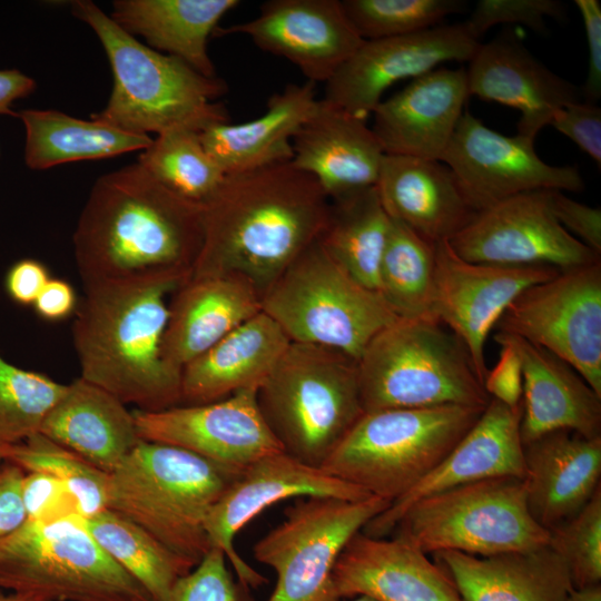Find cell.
I'll use <instances>...</instances> for the list:
<instances>
[{"mask_svg": "<svg viewBox=\"0 0 601 601\" xmlns=\"http://www.w3.org/2000/svg\"><path fill=\"white\" fill-rule=\"evenodd\" d=\"M204 240V206L180 197L138 162L101 175L79 215L72 246L82 286L187 282Z\"/></svg>", "mask_w": 601, "mask_h": 601, "instance_id": "6da1fadb", "label": "cell"}, {"mask_svg": "<svg viewBox=\"0 0 601 601\" xmlns=\"http://www.w3.org/2000/svg\"><path fill=\"white\" fill-rule=\"evenodd\" d=\"M204 240L190 277L237 275L260 297L319 239L329 198L292 160L227 174L204 205Z\"/></svg>", "mask_w": 601, "mask_h": 601, "instance_id": "7a4b0ae2", "label": "cell"}, {"mask_svg": "<svg viewBox=\"0 0 601 601\" xmlns=\"http://www.w3.org/2000/svg\"><path fill=\"white\" fill-rule=\"evenodd\" d=\"M169 280L110 282L83 286L75 312L72 342L80 377L139 411L181 402V373L162 356Z\"/></svg>", "mask_w": 601, "mask_h": 601, "instance_id": "3957f363", "label": "cell"}, {"mask_svg": "<svg viewBox=\"0 0 601 601\" xmlns=\"http://www.w3.org/2000/svg\"><path fill=\"white\" fill-rule=\"evenodd\" d=\"M71 13L98 37L110 63L112 89L106 107L90 118L140 135L174 129L198 132L229 121L217 100L227 85L185 61L140 42L89 0L71 3Z\"/></svg>", "mask_w": 601, "mask_h": 601, "instance_id": "277c9868", "label": "cell"}, {"mask_svg": "<svg viewBox=\"0 0 601 601\" xmlns=\"http://www.w3.org/2000/svg\"><path fill=\"white\" fill-rule=\"evenodd\" d=\"M238 473L141 440L109 473L107 509L197 565L211 549L206 519Z\"/></svg>", "mask_w": 601, "mask_h": 601, "instance_id": "5b68a950", "label": "cell"}, {"mask_svg": "<svg viewBox=\"0 0 601 601\" xmlns=\"http://www.w3.org/2000/svg\"><path fill=\"white\" fill-rule=\"evenodd\" d=\"M257 403L283 451L322 467L364 414L358 362L332 347L290 342Z\"/></svg>", "mask_w": 601, "mask_h": 601, "instance_id": "8992f818", "label": "cell"}, {"mask_svg": "<svg viewBox=\"0 0 601 601\" xmlns=\"http://www.w3.org/2000/svg\"><path fill=\"white\" fill-rule=\"evenodd\" d=\"M357 362L364 413L485 407L491 400L465 345L433 318H398L374 336Z\"/></svg>", "mask_w": 601, "mask_h": 601, "instance_id": "52a82bcc", "label": "cell"}, {"mask_svg": "<svg viewBox=\"0 0 601 601\" xmlns=\"http://www.w3.org/2000/svg\"><path fill=\"white\" fill-rule=\"evenodd\" d=\"M484 408L445 405L364 413L322 469L392 503L451 452Z\"/></svg>", "mask_w": 601, "mask_h": 601, "instance_id": "ba28073f", "label": "cell"}, {"mask_svg": "<svg viewBox=\"0 0 601 601\" xmlns=\"http://www.w3.org/2000/svg\"><path fill=\"white\" fill-rule=\"evenodd\" d=\"M262 311L290 342L332 347L357 361L374 336L400 318L377 290L356 282L319 239L267 288Z\"/></svg>", "mask_w": 601, "mask_h": 601, "instance_id": "9c48e42d", "label": "cell"}, {"mask_svg": "<svg viewBox=\"0 0 601 601\" xmlns=\"http://www.w3.org/2000/svg\"><path fill=\"white\" fill-rule=\"evenodd\" d=\"M0 589L53 601H154L98 544L82 515L26 520L1 538Z\"/></svg>", "mask_w": 601, "mask_h": 601, "instance_id": "30bf717a", "label": "cell"}, {"mask_svg": "<svg viewBox=\"0 0 601 601\" xmlns=\"http://www.w3.org/2000/svg\"><path fill=\"white\" fill-rule=\"evenodd\" d=\"M395 538L423 553L456 551L493 556L549 543V530L532 518L522 477L497 476L455 486L414 502Z\"/></svg>", "mask_w": 601, "mask_h": 601, "instance_id": "8fae6325", "label": "cell"}, {"mask_svg": "<svg viewBox=\"0 0 601 601\" xmlns=\"http://www.w3.org/2000/svg\"><path fill=\"white\" fill-rule=\"evenodd\" d=\"M391 502L308 496L285 510L256 542L254 558L276 572L268 601H328L333 569L347 542Z\"/></svg>", "mask_w": 601, "mask_h": 601, "instance_id": "7c38bea8", "label": "cell"}, {"mask_svg": "<svg viewBox=\"0 0 601 601\" xmlns=\"http://www.w3.org/2000/svg\"><path fill=\"white\" fill-rule=\"evenodd\" d=\"M493 331L553 353L601 396V260L523 289Z\"/></svg>", "mask_w": 601, "mask_h": 601, "instance_id": "4fadbf2b", "label": "cell"}, {"mask_svg": "<svg viewBox=\"0 0 601 601\" xmlns=\"http://www.w3.org/2000/svg\"><path fill=\"white\" fill-rule=\"evenodd\" d=\"M550 191L522 193L476 213L450 246L467 262L500 266L563 270L600 260L558 221Z\"/></svg>", "mask_w": 601, "mask_h": 601, "instance_id": "5bb4252c", "label": "cell"}, {"mask_svg": "<svg viewBox=\"0 0 601 601\" xmlns=\"http://www.w3.org/2000/svg\"><path fill=\"white\" fill-rule=\"evenodd\" d=\"M441 161L453 171L476 213L522 193L584 189L577 166L546 164L536 154L534 140L496 132L467 111Z\"/></svg>", "mask_w": 601, "mask_h": 601, "instance_id": "9a60e30c", "label": "cell"}, {"mask_svg": "<svg viewBox=\"0 0 601 601\" xmlns=\"http://www.w3.org/2000/svg\"><path fill=\"white\" fill-rule=\"evenodd\" d=\"M465 22L364 40L325 82L324 100L366 119L394 83L415 79L450 61H469L479 43Z\"/></svg>", "mask_w": 601, "mask_h": 601, "instance_id": "2e32d148", "label": "cell"}, {"mask_svg": "<svg viewBox=\"0 0 601 601\" xmlns=\"http://www.w3.org/2000/svg\"><path fill=\"white\" fill-rule=\"evenodd\" d=\"M308 496L355 501L371 494L280 451L243 469L211 508L205 523L210 548L224 552L245 588H257L266 579L236 551L235 535L268 506L287 499Z\"/></svg>", "mask_w": 601, "mask_h": 601, "instance_id": "e0dca14e", "label": "cell"}, {"mask_svg": "<svg viewBox=\"0 0 601 601\" xmlns=\"http://www.w3.org/2000/svg\"><path fill=\"white\" fill-rule=\"evenodd\" d=\"M134 415L142 441L186 450L234 472L283 451L260 414L257 390L206 404L135 410Z\"/></svg>", "mask_w": 601, "mask_h": 601, "instance_id": "ac0fdd59", "label": "cell"}, {"mask_svg": "<svg viewBox=\"0 0 601 601\" xmlns=\"http://www.w3.org/2000/svg\"><path fill=\"white\" fill-rule=\"evenodd\" d=\"M560 269L551 266H500L461 258L447 240L435 245L433 318L465 345L481 382L487 374L484 346L512 300Z\"/></svg>", "mask_w": 601, "mask_h": 601, "instance_id": "d6986e66", "label": "cell"}, {"mask_svg": "<svg viewBox=\"0 0 601 601\" xmlns=\"http://www.w3.org/2000/svg\"><path fill=\"white\" fill-rule=\"evenodd\" d=\"M219 31L247 36L263 51L292 62L314 83H325L364 41L341 0H269L256 18Z\"/></svg>", "mask_w": 601, "mask_h": 601, "instance_id": "ffe728a7", "label": "cell"}, {"mask_svg": "<svg viewBox=\"0 0 601 601\" xmlns=\"http://www.w3.org/2000/svg\"><path fill=\"white\" fill-rule=\"evenodd\" d=\"M521 415L522 403L511 408L491 398L451 452L411 490L373 518L362 532L373 538H385L414 502L455 486L497 476L523 479Z\"/></svg>", "mask_w": 601, "mask_h": 601, "instance_id": "44dd1931", "label": "cell"}, {"mask_svg": "<svg viewBox=\"0 0 601 601\" xmlns=\"http://www.w3.org/2000/svg\"><path fill=\"white\" fill-rule=\"evenodd\" d=\"M466 79L469 96L519 110L518 135L532 140L560 108L583 99L580 87L536 59L512 29L479 43Z\"/></svg>", "mask_w": 601, "mask_h": 601, "instance_id": "7402d4cb", "label": "cell"}, {"mask_svg": "<svg viewBox=\"0 0 601 601\" xmlns=\"http://www.w3.org/2000/svg\"><path fill=\"white\" fill-rule=\"evenodd\" d=\"M368 595L377 601H463L435 562L413 545L362 531L345 545L333 569L329 600Z\"/></svg>", "mask_w": 601, "mask_h": 601, "instance_id": "603a6c76", "label": "cell"}, {"mask_svg": "<svg viewBox=\"0 0 601 601\" xmlns=\"http://www.w3.org/2000/svg\"><path fill=\"white\" fill-rule=\"evenodd\" d=\"M467 97L465 68H436L382 100L371 128L385 155L441 160Z\"/></svg>", "mask_w": 601, "mask_h": 601, "instance_id": "cb8c5ba5", "label": "cell"}, {"mask_svg": "<svg viewBox=\"0 0 601 601\" xmlns=\"http://www.w3.org/2000/svg\"><path fill=\"white\" fill-rule=\"evenodd\" d=\"M293 165L331 199L376 186L384 151L366 119L324 100L292 138Z\"/></svg>", "mask_w": 601, "mask_h": 601, "instance_id": "d4e9b609", "label": "cell"}, {"mask_svg": "<svg viewBox=\"0 0 601 601\" xmlns=\"http://www.w3.org/2000/svg\"><path fill=\"white\" fill-rule=\"evenodd\" d=\"M494 341L512 346L521 362L522 444L559 430L601 437V396L571 365L514 335L494 333Z\"/></svg>", "mask_w": 601, "mask_h": 601, "instance_id": "484cf974", "label": "cell"}, {"mask_svg": "<svg viewBox=\"0 0 601 601\" xmlns=\"http://www.w3.org/2000/svg\"><path fill=\"white\" fill-rule=\"evenodd\" d=\"M532 518L551 530L575 515L601 487V437L559 430L523 444Z\"/></svg>", "mask_w": 601, "mask_h": 601, "instance_id": "4316f807", "label": "cell"}, {"mask_svg": "<svg viewBox=\"0 0 601 601\" xmlns=\"http://www.w3.org/2000/svg\"><path fill=\"white\" fill-rule=\"evenodd\" d=\"M162 338V356L177 372L262 311L247 279L228 275L190 277L174 293Z\"/></svg>", "mask_w": 601, "mask_h": 601, "instance_id": "83f0119b", "label": "cell"}, {"mask_svg": "<svg viewBox=\"0 0 601 601\" xmlns=\"http://www.w3.org/2000/svg\"><path fill=\"white\" fill-rule=\"evenodd\" d=\"M376 189L392 219L433 244L449 242L476 215L441 160L385 155Z\"/></svg>", "mask_w": 601, "mask_h": 601, "instance_id": "f1b7e54d", "label": "cell"}, {"mask_svg": "<svg viewBox=\"0 0 601 601\" xmlns=\"http://www.w3.org/2000/svg\"><path fill=\"white\" fill-rule=\"evenodd\" d=\"M290 344L280 326L260 311L181 370V402H216L258 390Z\"/></svg>", "mask_w": 601, "mask_h": 601, "instance_id": "f546056e", "label": "cell"}, {"mask_svg": "<svg viewBox=\"0 0 601 601\" xmlns=\"http://www.w3.org/2000/svg\"><path fill=\"white\" fill-rule=\"evenodd\" d=\"M433 556L463 601H566L574 588L565 562L549 545L493 556Z\"/></svg>", "mask_w": 601, "mask_h": 601, "instance_id": "4dcf8cb0", "label": "cell"}, {"mask_svg": "<svg viewBox=\"0 0 601 601\" xmlns=\"http://www.w3.org/2000/svg\"><path fill=\"white\" fill-rule=\"evenodd\" d=\"M39 433L108 474L141 441L134 411L81 377L67 384Z\"/></svg>", "mask_w": 601, "mask_h": 601, "instance_id": "1f68e13d", "label": "cell"}, {"mask_svg": "<svg viewBox=\"0 0 601 601\" xmlns=\"http://www.w3.org/2000/svg\"><path fill=\"white\" fill-rule=\"evenodd\" d=\"M317 102L314 82L290 83L269 97L260 117L211 126L200 132V139L226 175L290 160L292 138Z\"/></svg>", "mask_w": 601, "mask_h": 601, "instance_id": "d6a6232c", "label": "cell"}, {"mask_svg": "<svg viewBox=\"0 0 601 601\" xmlns=\"http://www.w3.org/2000/svg\"><path fill=\"white\" fill-rule=\"evenodd\" d=\"M238 0H116L110 18L147 46L176 57L199 73L217 77L207 43Z\"/></svg>", "mask_w": 601, "mask_h": 601, "instance_id": "836d02e7", "label": "cell"}, {"mask_svg": "<svg viewBox=\"0 0 601 601\" xmlns=\"http://www.w3.org/2000/svg\"><path fill=\"white\" fill-rule=\"evenodd\" d=\"M16 116L24 127L23 158L32 170L142 151L152 141L148 135L128 132L92 118L85 120L53 109H23Z\"/></svg>", "mask_w": 601, "mask_h": 601, "instance_id": "e575fe53", "label": "cell"}, {"mask_svg": "<svg viewBox=\"0 0 601 601\" xmlns=\"http://www.w3.org/2000/svg\"><path fill=\"white\" fill-rule=\"evenodd\" d=\"M391 228V217L376 186L329 200L319 242L359 284L378 292V270Z\"/></svg>", "mask_w": 601, "mask_h": 601, "instance_id": "d590c367", "label": "cell"}, {"mask_svg": "<svg viewBox=\"0 0 601 601\" xmlns=\"http://www.w3.org/2000/svg\"><path fill=\"white\" fill-rule=\"evenodd\" d=\"M83 523L98 544L150 594L168 601L176 583L196 565L177 555L124 515L105 509Z\"/></svg>", "mask_w": 601, "mask_h": 601, "instance_id": "8d00e7d4", "label": "cell"}, {"mask_svg": "<svg viewBox=\"0 0 601 601\" xmlns=\"http://www.w3.org/2000/svg\"><path fill=\"white\" fill-rule=\"evenodd\" d=\"M435 245L391 218L378 293L400 318H433Z\"/></svg>", "mask_w": 601, "mask_h": 601, "instance_id": "74e56055", "label": "cell"}, {"mask_svg": "<svg viewBox=\"0 0 601 601\" xmlns=\"http://www.w3.org/2000/svg\"><path fill=\"white\" fill-rule=\"evenodd\" d=\"M137 162L158 183L190 201L204 205L226 174L205 149L200 132L174 129L152 138Z\"/></svg>", "mask_w": 601, "mask_h": 601, "instance_id": "f35d334b", "label": "cell"}, {"mask_svg": "<svg viewBox=\"0 0 601 601\" xmlns=\"http://www.w3.org/2000/svg\"><path fill=\"white\" fill-rule=\"evenodd\" d=\"M3 460L26 473L49 474L65 483L78 500L83 518L107 509L109 474L39 432L8 445Z\"/></svg>", "mask_w": 601, "mask_h": 601, "instance_id": "ab89813d", "label": "cell"}, {"mask_svg": "<svg viewBox=\"0 0 601 601\" xmlns=\"http://www.w3.org/2000/svg\"><path fill=\"white\" fill-rule=\"evenodd\" d=\"M67 384L20 368L0 354V444L12 445L39 432Z\"/></svg>", "mask_w": 601, "mask_h": 601, "instance_id": "60d3db41", "label": "cell"}, {"mask_svg": "<svg viewBox=\"0 0 601 601\" xmlns=\"http://www.w3.org/2000/svg\"><path fill=\"white\" fill-rule=\"evenodd\" d=\"M351 24L363 40L420 32L462 11V0H341Z\"/></svg>", "mask_w": 601, "mask_h": 601, "instance_id": "b9f144b4", "label": "cell"}, {"mask_svg": "<svg viewBox=\"0 0 601 601\" xmlns=\"http://www.w3.org/2000/svg\"><path fill=\"white\" fill-rule=\"evenodd\" d=\"M549 534L548 545L565 562L575 589L601 584V487Z\"/></svg>", "mask_w": 601, "mask_h": 601, "instance_id": "7bdbcfd3", "label": "cell"}, {"mask_svg": "<svg viewBox=\"0 0 601 601\" xmlns=\"http://www.w3.org/2000/svg\"><path fill=\"white\" fill-rule=\"evenodd\" d=\"M564 16V4L558 0H479L464 22L480 40L497 24H522L543 33L548 19L560 20Z\"/></svg>", "mask_w": 601, "mask_h": 601, "instance_id": "ee69618b", "label": "cell"}, {"mask_svg": "<svg viewBox=\"0 0 601 601\" xmlns=\"http://www.w3.org/2000/svg\"><path fill=\"white\" fill-rule=\"evenodd\" d=\"M227 568L224 552L211 548L174 587L168 601H248L246 590Z\"/></svg>", "mask_w": 601, "mask_h": 601, "instance_id": "f6af8a7d", "label": "cell"}, {"mask_svg": "<svg viewBox=\"0 0 601 601\" xmlns=\"http://www.w3.org/2000/svg\"><path fill=\"white\" fill-rule=\"evenodd\" d=\"M27 520H57L81 515L78 500L65 483L39 472L26 473L21 483Z\"/></svg>", "mask_w": 601, "mask_h": 601, "instance_id": "bcb514c9", "label": "cell"}, {"mask_svg": "<svg viewBox=\"0 0 601 601\" xmlns=\"http://www.w3.org/2000/svg\"><path fill=\"white\" fill-rule=\"evenodd\" d=\"M550 125L571 139L601 166V109L597 102L584 99L560 108Z\"/></svg>", "mask_w": 601, "mask_h": 601, "instance_id": "7dc6e473", "label": "cell"}, {"mask_svg": "<svg viewBox=\"0 0 601 601\" xmlns=\"http://www.w3.org/2000/svg\"><path fill=\"white\" fill-rule=\"evenodd\" d=\"M554 216L562 227L601 256V209L579 203L561 190H551Z\"/></svg>", "mask_w": 601, "mask_h": 601, "instance_id": "c3c4849f", "label": "cell"}, {"mask_svg": "<svg viewBox=\"0 0 601 601\" xmlns=\"http://www.w3.org/2000/svg\"><path fill=\"white\" fill-rule=\"evenodd\" d=\"M500 356L492 370L487 371L483 386L490 398L516 408L522 403L523 375L520 358L512 346L497 343Z\"/></svg>", "mask_w": 601, "mask_h": 601, "instance_id": "681fc988", "label": "cell"}, {"mask_svg": "<svg viewBox=\"0 0 601 601\" xmlns=\"http://www.w3.org/2000/svg\"><path fill=\"white\" fill-rule=\"evenodd\" d=\"M588 43V72L581 88L584 100L597 102L601 97V4L598 0H575Z\"/></svg>", "mask_w": 601, "mask_h": 601, "instance_id": "f907efd6", "label": "cell"}, {"mask_svg": "<svg viewBox=\"0 0 601 601\" xmlns=\"http://www.w3.org/2000/svg\"><path fill=\"white\" fill-rule=\"evenodd\" d=\"M26 472L14 463H0V539L17 530L27 520L21 483Z\"/></svg>", "mask_w": 601, "mask_h": 601, "instance_id": "816d5d0a", "label": "cell"}, {"mask_svg": "<svg viewBox=\"0 0 601 601\" xmlns=\"http://www.w3.org/2000/svg\"><path fill=\"white\" fill-rule=\"evenodd\" d=\"M47 267L39 260L24 258L16 262L7 272L4 287L17 304L33 305L40 292L50 279Z\"/></svg>", "mask_w": 601, "mask_h": 601, "instance_id": "f5cc1de1", "label": "cell"}, {"mask_svg": "<svg viewBox=\"0 0 601 601\" xmlns=\"http://www.w3.org/2000/svg\"><path fill=\"white\" fill-rule=\"evenodd\" d=\"M32 306L38 316L55 322L73 314L78 302L75 289L68 282L50 278Z\"/></svg>", "mask_w": 601, "mask_h": 601, "instance_id": "db71d44e", "label": "cell"}, {"mask_svg": "<svg viewBox=\"0 0 601 601\" xmlns=\"http://www.w3.org/2000/svg\"><path fill=\"white\" fill-rule=\"evenodd\" d=\"M36 81L18 69H0V115H14L12 105L31 95Z\"/></svg>", "mask_w": 601, "mask_h": 601, "instance_id": "11a10c76", "label": "cell"}, {"mask_svg": "<svg viewBox=\"0 0 601 601\" xmlns=\"http://www.w3.org/2000/svg\"><path fill=\"white\" fill-rule=\"evenodd\" d=\"M566 601H601V584L573 588Z\"/></svg>", "mask_w": 601, "mask_h": 601, "instance_id": "9f6ffc18", "label": "cell"}, {"mask_svg": "<svg viewBox=\"0 0 601 601\" xmlns=\"http://www.w3.org/2000/svg\"><path fill=\"white\" fill-rule=\"evenodd\" d=\"M0 601H53L40 595L30 594V593H17L11 592L9 594H4L3 592H0Z\"/></svg>", "mask_w": 601, "mask_h": 601, "instance_id": "6f0895ef", "label": "cell"}, {"mask_svg": "<svg viewBox=\"0 0 601 601\" xmlns=\"http://www.w3.org/2000/svg\"><path fill=\"white\" fill-rule=\"evenodd\" d=\"M328 601H377L376 599L374 598H371L368 595H357V597H354L353 599L349 598L347 600H344V599H334V600H328Z\"/></svg>", "mask_w": 601, "mask_h": 601, "instance_id": "680465c9", "label": "cell"}, {"mask_svg": "<svg viewBox=\"0 0 601 601\" xmlns=\"http://www.w3.org/2000/svg\"><path fill=\"white\" fill-rule=\"evenodd\" d=\"M7 446L6 444H0V463L3 461L4 459V453H6V450H7Z\"/></svg>", "mask_w": 601, "mask_h": 601, "instance_id": "91938a15", "label": "cell"}]
</instances>
